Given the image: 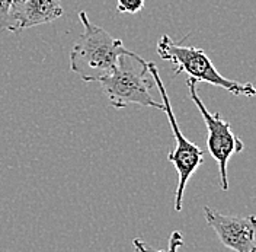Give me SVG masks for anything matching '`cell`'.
<instances>
[{
	"mask_svg": "<svg viewBox=\"0 0 256 252\" xmlns=\"http://www.w3.org/2000/svg\"><path fill=\"white\" fill-rule=\"evenodd\" d=\"M147 69H148L150 76L153 78V82L158 86V91H159L160 98H162V104H163V111L166 112V117L169 120V126L174 131V137L176 140V146L174 147V150L168 155V160L175 166V169L178 171V176H179L178 187H176L175 191V210L180 211L182 203H184V192L186 189V185H188L192 175L196 172V169L202 165L204 152L201 150V147H198L196 144L190 142L182 134L156 64L147 62Z\"/></svg>",
	"mask_w": 256,
	"mask_h": 252,
	"instance_id": "277c9868",
	"label": "cell"
},
{
	"mask_svg": "<svg viewBox=\"0 0 256 252\" xmlns=\"http://www.w3.org/2000/svg\"><path fill=\"white\" fill-rule=\"evenodd\" d=\"M204 216L226 248L234 252H255L256 219L254 214L226 216L206 205Z\"/></svg>",
	"mask_w": 256,
	"mask_h": 252,
	"instance_id": "8992f818",
	"label": "cell"
},
{
	"mask_svg": "<svg viewBox=\"0 0 256 252\" xmlns=\"http://www.w3.org/2000/svg\"><path fill=\"white\" fill-rule=\"evenodd\" d=\"M15 3L16 0H0V32H15L14 18H12Z\"/></svg>",
	"mask_w": 256,
	"mask_h": 252,
	"instance_id": "ba28073f",
	"label": "cell"
},
{
	"mask_svg": "<svg viewBox=\"0 0 256 252\" xmlns=\"http://www.w3.org/2000/svg\"><path fill=\"white\" fill-rule=\"evenodd\" d=\"M196 82L188 78L186 86L190 91L192 102L201 112L204 123L207 127V149L212 159L218 165L220 173V188L223 191L228 189V176H227V165L233 155L240 153L244 149V144L239 137L232 131V126L226 121L220 112H210L204 102L201 101L200 95L196 92Z\"/></svg>",
	"mask_w": 256,
	"mask_h": 252,
	"instance_id": "5b68a950",
	"label": "cell"
},
{
	"mask_svg": "<svg viewBox=\"0 0 256 252\" xmlns=\"http://www.w3.org/2000/svg\"><path fill=\"white\" fill-rule=\"evenodd\" d=\"M156 50L162 60L170 62L175 66V76L186 73L195 82H206L238 96L252 98L256 95L252 83H242L222 76L202 48L178 44L169 35L163 34L158 41Z\"/></svg>",
	"mask_w": 256,
	"mask_h": 252,
	"instance_id": "3957f363",
	"label": "cell"
},
{
	"mask_svg": "<svg viewBox=\"0 0 256 252\" xmlns=\"http://www.w3.org/2000/svg\"><path fill=\"white\" fill-rule=\"evenodd\" d=\"M180 245H184V242H182V237L180 235L175 232L174 235H172V239H170V245H169V249L170 251H176Z\"/></svg>",
	"mask_w": 256,
	"mask_h": 252,
	"instance_id": "30bf717a",
	"label": "cell"
},
{
	"mask_svg": "<svg viewBox=\"0 0 256 252\" xmlns=\"http://www.w3.org/2000/svg\"><path fill=\"white\" fill-rule=\"evenodd\" d=\"M79 19L83 31L70 51V69L83 82H99L115 69L120 56L130 50L124 47L122 40L114 38L110 32L90 22L84 11L79 12Z\"/></svg>",
	"mask_w": 256,
	"mask_h": 252,
	"instance_id": "6da1fadb",
	"label": "cell"
},
{
	"mask_svg": "<svg viewBox=\"0 0 256 252\" xmlns=\"http://www.w3.org/2000/svg\"><path fill=\"white\" fill-rule=\"evenodd\" d=\"M60 16H63L62 0H16L12 14L15 32L54 22Z\"/></svg>",
	"mask_w": 256,
	"mask_h": 252,
	"instance_id": "52a82bcc",
	"label": "cell"
},
{
	"mask_svg": "<svg viewBox=\"0 0 256 252\" xmlns=\"http://www.w3.org/2000/svg\"><path fill=\"white\" fill-rule=\"evenodd\" d=\"M99 83L111 107L116 110L140 105L163 111V104L154 101L150 94L153 80L148 78L147 62L134 51L121 54L115 69Z\"/></svg>",
	"mask_w": 256,
	"mask_h": 252,
	"instance_id": "7a4b0ae2",
	"label": "cell"
},
{
	"mask_svg": "<svg viewBox=\"0 0 256 252\" xmlns=\"http://www.w3.org/2000/svg\"><path fill=\"white\" fill-rule=\"evenodd\" d=\"M144 8V0H116V11L120 14L136 15L142 12Z\"/></svg>",
	"mask_w": 256,
	"mask_h": 252,
	"instance_id": "9c48e42d",
	"label": "cell"
}]
</instances>
